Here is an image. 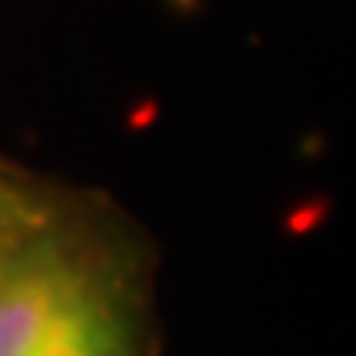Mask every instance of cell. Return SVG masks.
Instances as JSON below:
<instances>
[{
  "label": "cell",
  "instance_id": "6da1fadb",
  "mask_svg": "<svg viewBox=\"0 0 356 356\" xmlns=\"http://www.w3.org/2000/svg\"><path fill=\"white\" fill-rule=\"evenodd\" d=\"M139 261L83 204L56 202L0 251V356H149Z\"/></svg>",
  "mask_w": 356,
  "mask_h": 356
},
{
  "label": "cell",
  "instance_id": "7a4b0ae2",
  "mask_svg": "<svg viewBox=\"0 0 356 356\" xmlns=\"http://www.w3.org/2000/svg\"><path fill=\"white\" fill-rule=\"evenodd\" d=\"M60 202L53 191H47L40 181L17 168L0 155V251L10 241H17L24 231H30L40 218L53 211Z\"/></svg>",
  "mask_w": 356,
  "mask_h": 356
}]
</instances>
